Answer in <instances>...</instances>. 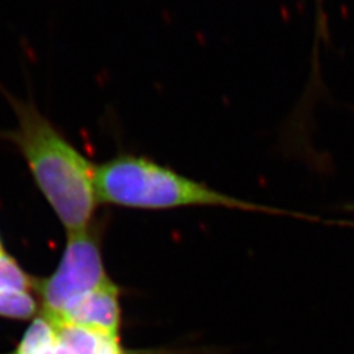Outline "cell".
<instances>
[{"instance_id":"cell-1","label":"cell","mask_w":354,"mask_h":354,"mask_svg":"<svg viewBox=\"0 0 354 354\" xmlns=\"http://www.w3.org/2000/svg\"><path fill=\"white\" fill-rule=\"evenodd\" d=\"M16 125L0 131L24 159L39 192L67 232L89 227L100 203L96 169L68 138L37 108L32 99L4 92Z\"/></svg>"},{"instance_id":"cell-2","label":"cell","mask_w":354,"mask_h":354,"mask_svg":"<svg viewBox=\"0 0 354 354\" xmlns=\"http://www.w3.org/2000/svg\"><path fill=\"white\" fill-rule=\"evenodd\" d=\"M96 187L100 203L131 209L219 206L261 210L260 206L212 189L147 156L127 152L97 165Z\"/></svg>"},{"instance_id":"cell-3","label":"cell","mask_w":354,"mask_h":354,"mask_svg":"<svg viewBox=\"0 0 354 354\" xmlns=\"http://www.w3.org/2000/svg\"><path fill=\"white\" fill-rule=\"evenodd\" d=\"M61 263L50 277L38 279V302L44 317H58L71 306L111 282L102 261L100 241L92 227L67 234Z\"/></svg>"},{"instance_id":"cell-4","label":"cell","mask_w":354,"mask_h":354,"mask_svg":"<svg viewBox=\"0 0 354 354\" xmlns=\"http://www.w3.org/2000/svg\"><path fill=\"white\" fill-rule=\"evenodd\" d=\"M15 354H125L120 337L38 315Z\"/></svg>"},{"instance_id":"cell-5","label":"cell","mask_w":354,"mask_h":354,"mask_svg":"<svg viewBox=\"0 0 354 354\" xmlns=\"http://www.w3.org/2000/svg\"><path fill=\"white\" fill-rule=\"evenodd\" d=\"M51 320L95 329L109 336L120 337V291L114 285L113 281H111L102 288L91 291L87 295L76 301L75 304H71L62 315Z\"/></svg>"},{"instance_id":"cell-6","label":"cell","mask_w":354,"mask_h":354,"mask_svg":"<svg viewBox=\"0 0 354 354\" xmlns=\"http://www.w3.org/2000/svg\"><path fill=\"white\" fill-rule=\"evenodd\" d=\"M37 281L30 277L10 254L0 256V292H36Z\"/></svg>"},{"instance_id":"cell-7","label":"cell","mask_w":354,"mask_h":354,"mask_svg":"<svg viewBox=\"0 0 354 354\" xmlns=\"http://www.w3.org/2000/svg\"><path fill=\"white\" fill-rule=\"evenodd\" d=\"M39 314L41 306L33 292H0V317L26 320Z\"/></svg>"},{"instance_id":"cell-8","label":"cell","mask_w":354,"mask_h":354,"mask_svg":"<svg viewBox=\"0 0 354 354\" xmlns=\"http://www.w3.org/2000/svg\"><path fill=\"white\" fill-rule=\"evenodd\" d=\"M6 253V251H4V247H3V243H1V239H0V256L1 254H4Z\"/></svg>"}]
</instances>
